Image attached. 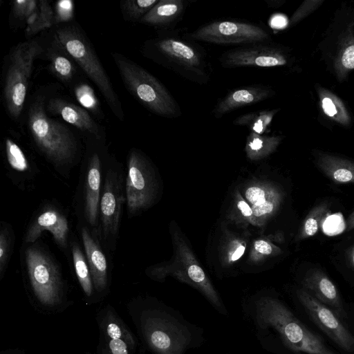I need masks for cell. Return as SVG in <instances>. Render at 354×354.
I'll return each mask as SVG.
<instances>
[{
  "instance_id": "obj_1",
  "label": "cell",
  "mask_w": 354,
  "mask_h": 354,
  "mask_svg": "<svg viewBox=\"0 0 354 354\" xmlns=\"http://www.w3.org/2000/svg\"><path fill=\"white\" fill-rule=\"evenodd\" d=\"M241 312L265 351L278 354H336L273 293L262 292L245 299Z\"/></svg>"
},
{
  "instance_id": "obj_2",
  "label": "cell",
  "mask_w": 354,
  "mask_h": 354,
  "mask_svg": "<svg viewBox=\"0 0 354 354\" xmlns=\"http://www.w3.org/2000/svg\"><path fill=\"white\" fill-rule=\"evenodd\" d=\"M127 309L142 346L151 354H186L205 342L202 327L156 298L134 297Z\"/></svg>"
},
{
  "instance_id": "obj_3",
  "label": "cell",
  "mask_w": 354,
  "mask_h": 354,
  "mask_svg": "<svg viewBox=\"0 0 354 354\" xmlns=\"http://www.w3.org/2000/svg\"><path fill=\"white\" fill-rule=\"evenodd\" d=\"M175 28L158 31V35L147 39L141 51L152 60L181 77L199 85L211 80L213 68L205 48L198 42L183 36Z\"/></svg>"
},
{
  "instance_id": "obj_4",
  "label": "cell",
  "mask_w": 354,
  "mask_h": 354,
  "mask_svg": "<svg viewBox=\"0 0 354 354\" xmlns=\"http://www.w3.org/2000/svg\"><path fill=\"white\" fill-rule=\"evenodd\" d=\"M46 98L37 94L30 103L28 131L38 151L58 173L67 177L80 157V143L68 126L48 115Z\"/></svg>"
},
{
  "instance_id": "obj_5",
  "label": "cell",
  "mask_w": 354,
  "mask_h": 354,
  "mask_svg": "<svg viewBox=\"0 0 354 354\" xmlns=\"http://www.w3.org/2000/svg\"><path fill=\"white\" fill-rule=\"evenodd\" d=\"M28 289L35 308L43 313L63 311L71 304L59 265L39 243L24 252Z\"/></svg>"
},
{
  "instance_id": "obj_6",
  "label": "cell",
  "mask_w": 354,
  "mask_h": 354,
  "mask_svg": "<svg viewBox=\"0 0 354 354\" xmlns=\"http://www.w3.org/2000/svg\"><path fill=\"white\" fill-rule=\"evenodd\" d=\"M53 39L70 55L86 75L94 83L114 115L123 122L121 102L111 82L83 30L76 24L58 26Z\"/></svg>"
},
{
  "instance_id": "obj_7",
  "label": "cell",
  "mask_w": 354,
  "mask_h": 354,
  "mask_svg": "<svg viewBox=\"0 0 354 354\" xmlns=\"http://www.w3.org/2000/svg\"><path fill=\"white\" fill-rule=\"evenodd\" d=\"M112 57L126 88L145 108L167 119L182 115L179 104L158 79L123 55L113 53Z\"/></svg>"
},
{
  "instance_id": "obj_8",
  "label": "cell",
  "mask_w": 354,
  "mask_h": 354,
  "mask_svg": "<svg viewBox=\"0 0 354 354\" xmlns=\"http://www.w3.org/2000/svg\"><path fill=\"white\" fill-rule=\"evenodd\" d=\"M125 179L122 164L109 154L99 205L98 238L102 245L110 252L115 250L123 204L127 201Z\"/></svg>"
},
{
  "instance_id": "obj_9",
  "label": "cell",
  "mask_w": 354,
  "mask_h": 354,
  "mask_svg": "<svg viewBox=\"0 0 354 354\" xmlns=\"http://www.w3.org/2000/svg\"><path fill=\"white\" fill-rule=\"evenodd\" d=\"M44 52L42 45L35 39L19 43L10 51L3 97L7 113L14 120L24 110L34 62Z\"/></svg>"
},
{
  "instance_id": "obj_10",
  "label": "cell",
  "mask_w": 354,
  "mask_h": 354,
  "mask_svg": "<svg viewBox=\"0 0 354 354\" xmlns=\"http://www.w3.org/2000/svg\"><path fill=\"white\" fill-rule=\"evenodd\" d=\"M109 154L106 138H86L82 175V209L86 225L97 236L102 174Z\"/></svg>"
},
{
  "instance_id": "obj_11",
  "label": "cell",
  "mask_w": 354,
  "mask_h": 354,
  "mask_svg": "<svg viewBox=\"0 0 354 354\" xmlns=\"http://www.w3.org/2000/svg\"><path fill=\"white\" fill-rule=\"evenodd\" d=\"M183 36L196 42L238 47L270 41L266 26L240 19L214 20Z\"/></svg>"
},
{
  "instance_id": "obj_12",
  "label": "cell",
  "mask_w": 354,
  "mask_h": 354,
  "mask_svg": "<svg viewBox=\"0 0 354 354\" xmlns=\"http://www.w3.org/2000/svg\"><path fill=\"white\" fill-rule=\"evenodd\" d=\"M125 179L127 209L129 216L137 215L150 203L153 185L147 158L139 149L133 148L127 158Z\"/></svg>"
},
{
  "instance_id": "obj_13",
  "label": "cell",
  "mask_w": 354,
  "mask_h": 354,
  "mask_svg": "<svg viewBox=\"0 0 354 354\" xmlns=\"http://www.w3.org/2000/svg\"><path fill=\"white\" fill-rule=\"evenodd\" d=\"M100 338L110 354H145L146 351L115 309L107 304L96 315Z\"/></svg>"
},
{
  "instance_id": "obj_14",
  "label": "cell",
  "mask_w": 354,
  "mask_h": 354,
  "mask_svg": "<svg viewBox=\"0 0 354 354\" xmlns=\"http://www.w3.org/2000/svg\"><path fill=\"white\" fill-rule=\"evenodd\" d=\"M219 62L224 68H272L286 65L287 59L277 46L265 41L229 49L221 55Z\"/></svg>"
},
{
  "instance_id": "obj_15",
  "label": "cell",
  "mask_w": 354,
  "mask_h": 354,
  "mask_svg": "<svg viewBox=\"0 0 354 354\" xmlns=\"http://www.w3.org/2000/svg\"><path fill=\"white\" fill-rule=\"evenodd\" d=\"M296 295L313 322L326 335L344 351H354V336L333 310L304 288L298 289Z\"/></svg>"
},
{
  "instance_id": "obj_16",
  "label": "cell",
  "mask_w": 354,
  "mask_h": 354,
  "mask_svg": "<svg viewBox=\"0 0 354 354\" xmlns=\"http://www.w3.org/2000/svg\"><path fill=\"white\" fill-rule=\"evenodd\" d=\"M44 231L51 233L59 248L66 250L68 248V218L61 208L55 205L46 204L35 214L25 232L24 243H35Z\"/></svg>"
},
{
  "instance_id": "obj_17",
  "label": "cell",
  "mask_w": 354,
  "mask_h": 354,
  "mask_svg": "<svg viewBox=\"0 0 354 354\" xmlns=\"http://www.w3.org/2000/svg\"><path fill=\"white\" fill-rule=\"evenodd\" d=\"M84 254L95 290V302L104 298L109 290V266L97 235L86 225L80 228Z\"/></svg>"
},
{
  "instance_id": "obj_18",
  "label": "cell",
  "mask_w": 354,
  "mask_h": 354,
  "mask_svg": "<svg viewBox=\"0 0 354 354\" xmlns=\"http://www.w3.org/2000/svg\"><path fill=\"white\" fill-rule=\"evenodd\" d=\"M48 113L59 116L66 123L77 129L85 138H106L104 128L97 123L82 106L62 97H50L46 102Z\"/></svg>"
},
{
  "instance_id": "obj_19",
  "label": "cell",
  "mask_w": 354,
  "mask_h": 354,
  "mask_svg": "<svg viewBox=\"0 0 354 354\" xmlns=\"http://www.w3.org/2000/svg\"><path fill=\"white\" fill-rule=\"evenodd\" d=\"M274 93L272 88L262 84L236 88L217 101L212 113L214 118L219 119L240 108L265 101Z\"/></svg>"
},
{
  "instance_id": "obj_20",
  "label": "cell",
  "mask_w": 354,
  "mask_h": 354,
  "mask_svg": "<svg viewBox=\"0 0 354 354\" xmlns=\"http://www.w3.org/2000/svg\"><path fill=\"white\" fill-rule=\"evenodd\" d=\"M302 286L306 292L333 310L338 317H346L336 286L322 270H310L302 281Z\"/></svg>"
},
{
  "instance_id": "obj_21",
  "label": "cell",
  "mask_w": 354,
  "mask_h": 354,
  "mask_svg": "<svg viewBox=\"0 0 354 354\" xmlns=\"http://www.w3.org/2000/svg\"><path fill=\"white\" fill-rule=\"evenodd\" d=\"M188 6L187 0H159L139 23L152 26L158 31L175 29Z\"/></svg>"
},
{
  "instance_id": "obj_22",
  "label": "cell",
  "mask_w": 354,
  "mask_h": 354,
  "mask_svg": "<svg viewBox=\"0 0 354 354\" xmlns=\"http://www.w3.org/2000/svg\"><path fill=\"white\" fill-rule=\"evenodd\" d=\"M4 153L11 180L22 189L26 181L33 179L36 169L23 149L10 138L5 139Z\"/></svg>"
},
{
  "instance_id": "obj_23",
  "label": "cell",
  "mask_w": 354,
  "mask_h": 354,
  "mask_svg": "<svg viewBox=\"0 0 354 354\" xmlns=\"http://www.w3.org/2000/svg\"><path fill=\"white\" fill-rule=\"evenodd\" d=\"M46 55L54 75L65 84H73L77 73L76 63L54 39Z\"/></svg>"
},
{
  "instance_id": "obj_24",
  "label": "cell",
  "mask_w": 354,
  "mask_h": 354,
  "mask_svg": "<svg viewBox=\"0 0 354 354\" xmlns=\"http://www.w3.org/2000/svg\"><path fill=\"white\" fill-rule=\"evenodd\" d=\"M322 172L337 184L354 183V163L333 157L321 158L318 162Z\"/></svg>"
},
{
  "instance_id": "obj_25",
  "label": "cell",
  "mask_w": 354,
  "mask_h": 354,
  "mask_svg": "<svg viewBox=\"0 0 354 354\" xmlns=\"http://www.w3.org/2000/svg\"><path fill=\"white\" fill-rule=\"evenodd\" d=\"M71 252L74 270L81 288L88 299L95 302V290L89 267L84 252L76 241L71 242Z\"/></svg>"
},
{
  "instance_id": "obj_26",
  "label": "cell",
  "mask_w": 354,
  "mask_h": 354,
  "mask_svg": "<svg viewBox=\"0 0 354 354\" xmlns=\"http://www.w3.org/2000/svg\"><path fill=\"white\" fill-rule=\"evenodd\" d=\"M279 109H263L239 115L232 122L236 126L245 127L251 132L262 135L269 127Z\"/></svg>"
},
{
  "instance_id": "obj_27",
  "label": "cell",
  "mask_w": 354,
  "mask_h": 354,
  "mask_svg": "<svg viewBox=\"0 0 354 354\" xmlns=\"http://www.w3.org/2000/svg\"><path fill=\"white\" fill-rule=\"evenodd\" d=\"M328 213V205L327 203H322L315 206L304 218L298 234L299 239H308L315 235Z\"/></svg>"
},
{
  "instance_id": "obj_28",
  "label": "cell",
  "mask_w": 354,
  "mask_h": 354,
  "mask_svg": "<svg viewBox=\"0 0 354 354\" xmlns=\"http://www.w3.org/2000/svg\"><path fill=\"white\" fill-rule=\"evenodd\" d=\"M15 242V235L10 224L1 222L0 229V280L3 279Z\"/></svg>"
},
{
  "instance_id": "obj_29",
  "label": "cell",
  "mask_w": 354,
  "mask_h": 354,
  "mask_svg": "<svg viewBox=\"0 0 354 354\" xmlns=\"http://www.w3.org/2000/svg\"><path fill=\"white\" fill-rule=\"evenodd\" d=\"M159 0H125L120 1L123 18L127 21L140 22Z\"/></svg>"
},
{
  "instance_id": "obj_30",
  "label": "cell",
  "mask_w": 354,
  "mask_h": 354,
  "mask_svg": "<svg viewBox=\"0 0 354 354\" xmlns=\"http://www.w3.org/2000/svg\"><path fill=\"white\" fill-rule=\"evenodd\" d=\"M280 137L266 136L250 132L247 138L246 150L250 156L269 153L279 143Z\"/></svg>"
},
{
  "instance_id": "obj_31",
  "label": "cell",
  "mask_w": 354,
  "mask_h": 354,
  "mask_svg": "<svg viewBox=\"0 0 354 354\" xmlns=\"http://www.w3.org/2000/svg\"><path fill=\"white\" fill-rule=\"evenodd\" d=\"M38 9L39 17L37 23L30 28L26 29V34L31 36L42 29L50 28L55 24V11L46 1H39Z\"/></svg>"
},
{
  "instance_id": "obj_32",
  "label": "cell",
  "mask_w": 354,
  "mask_h": 354,
  "mask_svg": "<svg viewBox=\"0 0 354 354\" xmlns=\"http://www.w3.org/2000/svg\"><path fill=\"white\" fill-rule=\"evenodd\" d=\"M38 2L39 1L35 0L15 1L11 10L12 19L15 21L26 24L28 17L37 10Z\"/></svg>"
},
{
  "instance_id": "obj_33",
  "label": "cell",
  "mask_w": 354,
  "mask_h": 354,
  "mask_svg": "<svg viewBox=\"0 0 354 354\" xmlns=\"http://www.w3.org/2000/svg\"><path fill=\"white\" fill-rule=\"evenodd\" d=\"M246 199L252 204V205H259L266 201L265 192L259 187H250L245 192Z\"/></svg>"
},
{
  "instance_id": "obj_34",
  "label": "cell",
  "mask_w": 354,
  "mask_h": 354,
  "mask_svg": "<svg viewBox=\"0 0 354 354\" xmlns=\"http://www.w3.org/2000/svg\"><path fill=\"white\" fill-rule=\"evenodd\" d=\"M59 5L57 6V11H55V24L62 23L63 21H67L72 16L71 2L68 5H64V1L59 2Z\"/></svg>"
},
{
  "instance_id": "obj_35",
  "label": "cell",
  "mask_w": 354,
  "mask_h": 354,
  "mask_svg": "<svg viewBox=\"0 0 354 354\" xmlns=\"http://www.w3.org/2000/svg\"><path fill=\"white\" fill-rule=\"evenodd\" d=\"M275 201L268 200L259 205H252V209L253 215L261 216L272 212L275 207Z\"/></svg>"
},
{
  "instance_id": "obj_36",
  "label": "cell",
  "mask_w": 354,
  "mask_h": 354,
  "mask_svg": "<svg viewBox=\"0 0 354 354\" xmlns=\"http://www.w3.org/2000/svg\"><path fill=\"white\" fill-rule=\"evenodd\" d=\"M342 62L347 68H354V45L348 46L344 51Z\"/></svg>"
},
{
  "instance_id": "obj_37",
  "label": "cell",
  "mask_w": 354,
  "mask_h": 354,
  "mask_svg": "<svg viewBox=\"0 0 354 354\" xmlns=\"http://www.w3.org/2000/svg\"><path fill=\"white\" fill-rule=\"evenodd\" d=\"M254 248L259 253L264 254H270L272 252V248L271 245L263 240L256 241L254 244Z\"/></svg>"
},
{
  "instance_id": "obj_38",
  "label": "cell",
  "mask_w": 354,
  "mask_h": 354,
  "mask_svg": "<svg viewBox=\"0 0 354 354\" xmlns=\"http://www.w3.org/2000/svg\"><path fill=\"white\" fill-rule=\"evenodd\" d=\"M322 108L326 114L330 117L334 116L336 113L335 106L332 100L328 97H325L322 100Z\"/></svg>"
},
{
  "instance_id": "obj_39",
  "label": "cell",
  "mask_w": 354,
  "mask_h": 354,
  "mask_svg": "<svg viewBox=\"0 0 354 354\" xmlns=\"http://www.w3.org/2000/svg\"><path fill=\"white\" fill-rule=\"evenodd\" d=\"M237 207L245 216H250L253 214L252 208L244 201H239L237 203Z\"/></svg>"
},
{
  "instance_id": "obj_40",
  "label": "cell",
  "mask_w": 354,
  "mask_h": 354,
  "mask_svg": "<svg viewBox=\"0 0 354 354\" xmlns=\"http://www.w3.org/2000/svg\"><path fill=\"white\" fill-rule=\"evenodd\" d=\"M245 246L244 245H240L239 246L234 253L231 256V260L232 261H236L239 259L244 253L245 251Z\"/></svg>"
},
{
  "instance_id": "obj_41",
  "label": "cell",
  "mask_w": 354,
  "mask_h": 354,
  "mask_svg": "<svg viewBox=\"0 0 354 354\" xmlns=\"http://www.w3.org/2000/svg\"><path fill=\"white\" fill-rule=\"evenodd\" d=\"M97 354H110L104 342L100 338L99 343L97 348Z\"/></svg>"
},
{
  "instance_id": "obj_42",
  "label": "cell",
  "mask_w": 354,
  "mask_h": 354,
  "mask_svg": "<svg viewBox=\"0 0 354 354\" xmlns=\"http://www.w3.org/2000/svg\"><path fill=\"white\" fill-rule=\"evenodd\" d=\"M0 354H28L24 350L19 348H9L2 351Z\"/></svg>"
},
{
  "instance_id": "obj_43",
  "label": "cell",
  "mask_w": 354,
  "mask_h": 354,
  "mask_svg": "<svg viewBox=\"0 0 354 354\" xmlns=\"http://www.w3.org/2000/svg\"><path fill=\"white\" fill-rule=\"evenodd\" d=\"M347 258L350 266L354 269V245L348 250Z\"/></svg>"
},
{
  "instance_id": "obj_44",
  "label": "cell",
  "mask_w": 354,
  "mask_h": 354,
  "mask_svg": "<svg viewBox=\"0 0 354 354\" xmlns=\"http://www.w3.org/2000/svg\"><path fill=\"white\" fill-rule=\"evenodd\" d=\"M346 230L351 231L354 230V212L348 216L346 222Z\"/></svg>"
},
{
  "instance_id": "obj_45",
  "label": "cell",
  "mask_w": 354,
  "mask_h": 354,
  "mask_svg": "<svg viewBox=\"0 0 354 354\" xmlns=\"http://www.w3.org/2000/svg\"><path fill=\"white\" fill-rule=\"evenodd\" d=\"M86 354H92V353H86Z\"/></svg>"
},
{
  "instance_id": "obj_46",
  "label": "cell",
  "mask_w": 354,
  "mask_h": 354,
  "mask_svg": "<svg viewBox=\"0 0 354 354\" xmlns=\"http://www.w3.org/2000/svg\"><path fill=\"white\" fill-rule=\"evenodd\" d=\"M225 354H229V353H225Z\"/></svg>"
},
{
  "instance_id": "obj_47",
  "label": "cell",
  "mask_w": 354,
  "mask_h": 354,
  "mask_svg": "<svg viewBox=\"0 0 354 354\" xmlns=\"http://www.w3.org/2000/svg\"><path fill=\"white\" fill-rule=\"evenodd\" d=\"M145 354H146V353H145Z\"/></svg>"
}]
</instances>
